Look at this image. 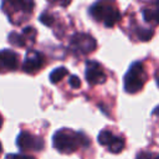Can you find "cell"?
<instances>
[{"label":"cell","instance_id":"6da1fadb","mask_svg":"<svg viewBox=\"0 0 159 159\" xmlns=\"http://www.w3.org/2000/svg\"><path fill=\"white\" fill-rule=\"evenodd\" d=\"M52 144L53 148L60 153L71 154L81 147L87 148L89 145V139L82 132H75L68 128H62L53 134Z\"/></svg>","mask_w":159,"mask_h":159},{"label":"cell","instance_id":"7a4b0ae2","mask_svg":"<svg viewBox=\"0 0 159 159\" xmlns=\"http://www.w3.org/2000/svg\"><path fill=\"white\" fill-rule=\"evenodd\" d=\"M89 15L97 21L102 22L106 27H113L120 20V12L114 2L97 1L91 5Z\"/></svg>","mask_w":159,"mask_h":159},{"label":"cell","instance_id":"3957f363","mask_svg":"<svg viewBox=\"0 0 159 159\" xmlns=\"http://www.w3.org/2000/svg\"><path fill=\"white\" fill-rule=\"evenodd\" d=\"M145 81H147V73L143 62L142 61L133 62L123 78L124 91L127 93H137L143 88Z\"/></svg>","mask_w":159,"mask_h":159},{"label":"cell","instance_id":"277c9868","mask_svg":"<svg viewBox=\"0 0 159 159\" xmlns=\"http://www.w3.org/2000/svg\"><path fill=\"white\" fill-rule=\"evenodd\" d=\"M68 47L73 55L84 56L96 50L97 42H96V39H93L89 34L77 32L71 37Z\"/></svg>","mask_w":159,"mask_h":159},{"label":"cell","instance_id":"5b68a950","mask_svg":"<svg viewBox=\"0 0 159 159\" xmlns=\"http://www.w3.org/2000/svg\"><path fill=\"white\" fill-rule=\"evenodd\" d=\"M98 143L103 147H107L108 150L111 153L118 154L124 149L125 142L122 137L119 135H114L113 132H111L109 129H103L99 132L98 134Z\"/></svg>","mask_w":159,"mask_h":159},{"label":"cell","instance_id":"8992f818","mask_svg":"<svg viewBox=\"0 0 159 159\" xmlns=\"http://www.w3.org/2000/svg\"><path fill=\"white\" fill-rule=\"evenodd\" d=\"M16 145L21 150H35L41 152L45 147V142L41 137L34 135L27 130H22L16 138Z\"/></svg>","mask_w":159,"mask_h":159},{"label":"cell","instance_id":"52a82bcc","mask_svg":"<svg viewBox=\"0 0 159 159\" xmlns=\"http://www.w3.org/2000/svg\"><path fill=\"white\" fill-rule=\"evenodd\" d=\"M45 65H46V61H45L43 53L36 50H29L22 63V70L29 75H34L39 72Z\"/></svg>","mask_w":159,"mask_h":159},{"label":"cell","instance_id":"ba28073f","mask_svg":"<svg viewBox=\"0 0 159 159\" xmlns=\"http://www.w3.org/2000/svg\"><path fill=\"white\" fill-rule=\"evenodd\" d=\"M86 80L91 86L101 84L106 82V72L102 65L97 61H87L86 62V72H84Z\"/></svg>","mask_w":159,"mask_h":159},{"label":"cell","instance_id":"9c48e42d","mask_svg":"<svg viewBox=\"0 0 159 159\" xmlns=\"http://www.w3.org/2000/svg\"><path fill=\"white\" fill-rule=\"evenodd\" d=\"M36 29H34L32 26H26L24 30H22V34H17L15 31L10 32L9 34V42L12 45V46H16V47H25L27 46L29 42L34 43L35 39H36Z\"/></svg>","mask_w":159,"mask_h":159},{"label":"cell","instance_id":"30bf717a","mask_svg":"<svg viewBox=\"0 0 159 159\" xmlns=\"http://www.w3.org/2000/svg\"><path fill=\"white\" fill-rule=\"evenodd\" d=\"M19 67V55L12 50H0V73L15 71Z\"/></svg>","mask_w":159,"mask_h":159},{"label":"cell","instance_id":"8fae6325","mask_svg":"<svg viewBox=\"0 0 159 159\" xmlns=\"http://www.w3.org/2000/svg\"><path fill=\"white\" fill-rule=\"evenodd\" d=\"M4 11H12L14 14H22L24 17H29L35 7V4L32 1H7L2 4Z\"/></svg>","mask_w":159,"mask_h":159},{"label":"cell","instance_id":"7c38bea8","mask_svg":"<svg viewBox=\"0 0 159 159\" xmlns=\"http://www.w3.org/2000/svg\"><path fill=\"white\" fill-rule=\"evenodd\" d=\"M142 15L147 22L159 25V2H155V4H152L150 6L143 7Z\"/></svg>","mask_w":159,"mask_h":159},{"label":"cell","instance_id":"4fadbf2b","mask_svg":"<svg viewBox=\"0 0 159 159\" xmlns=\"http://www.w3.org/2000/svg\"><path fill=\"white\" fill-rule=\"evenodd\" d=\"M134 31H135V36H137V39L138 40H140V41H149L152 37H153V35H154V31L152 30V29H147V27H142V26H139V25H134V29H133Z\"/></svg>","mask_w":159,"mask_h":159},{"label":"cell","instance_id":"5bb4252c","mask_svg":"<svg viewBox=\"0 0 159 159\" xmlns=\"http://www.w3.org/2000/svg\"><path fill=\"white\" fill-rule=\"evenodd\" d=\"M68 75V70L66 68V67H57V68H55L51 73H50V81L52 82V83H58L65 76H67Z\"/></svg>","mask_w":159,"mask_h":159},{"label":"cell","instance_id":"9a60e30c","mask_svg":"<svg viewBox=\"0 0 159 159\" xmlns=\"http://www.w3.org/2000/svg\"><path fill=\"white\" fill-rule=\"evenodd\" d=\"M40 21L46 26H52V24L55 22V16L52 14H50L48 11H43L40 15Z\"/></svg>","mask_w":159,"mask_h":159},{"label":"cell","instance_id":"2e32d148","mask_svg":"<svg viewBox=\"0 0 159 159\" xmlns=\"http://www.w3.org/2000/svg\"><path fill=\"white\" fill-rule=\"evenodd\" d=\"M135 159H159V153H152V152H139L137 154Z\"/></svg>","mask_w":159,"mask_h":159},{"label":"cell","instance_id":"e0dca14e","mask_svg":"<svg viewBox=\"0 0 159 159\" xmlns=\"http://www.w3.org/2000/svg\"><path fill=\"white\" fill-rule=\"evenodd\" d=\"M68 83L70 86L73 88V89H78L81 87V80L77 77V76H71L70 80H68Z\"/></svg>","mask_w":159,"mask_h":159},{"label":"cell","instance_id":"ac0fdd59","mask_svg":"<svg viewBox=\"0 0 159 159\" xmlns=\"http://www.w3.org/2000/svg\"><path fill=\"white\" fill-rule=\"evenodd\" d=\"M5 159H35V158L26 154H7Z\"/></svg>","mask_w":159,"mask_h":159},{"label":"cell","instance_id":"d6986e66","mask_svg":"<svg viewBox=\"0 0 159 159\" xmlns=\"http://www.w3.org/2000/svg\"><path fill=\"white\" fill-rule=\"evenodd\" d=\"M153 114H159V106L153 111Z\"/></svg>","mask_w":159,"mask_h":159},{"label":"cell","instance_id":"ffe728a7","mask_svg":"<svg viewBox=\"0 0 159 159\" xmlns=\"http://www.w3.org/2000/svg\"><path fill=\"white\" fill-rule=\"evenodd\" d=\"M157 84H158V87H159V75L157 76Z\"/></svg>","mask_w":159,"mask_h":159},{"label":"cell","instance_id":"44dd1931","mask_svg":"<svg viewBox=\"0 0 159 159\" xmlns=\"http://www.w3.org/2000/svg\"><path fill=\"white\" fill-rule=\"evenodd\" d=\"M1 125H2V118H1V116H0V128H1Z\"/></svg>","mask_w":159,"mask_h":159},{"label":"cell","instance_id":"7402d4cb","mask_svg":"<svg viewBox=\"0 0 159 159\" xmlns=\"http://www.w3.org/2000/svg\"><path fill=\"white\" fill-rule=\"evenodd\" d=\"M1 152H2V147H1V143H0V154H1Z\"/></svg>","mask_w":159,"mask_h":159}]
</instances>
